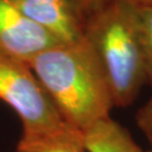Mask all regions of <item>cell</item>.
Instances as JSON below:
<instances>
[{
	"label": "cell",
	"instance_id": "obj_1",
	"mask_svg": "<svg viewBox=\"0 0 152 152\" xmlns=\"http://www.w3.org/2000/svg\"><path fill=\"white\" fill-rule=\"evenodd\" d=\"M66 124L79 131L108 117L114 103L104 71L82 37L43 51L29 63Z\"/></svg>",
	"mask_w": 152,
	"mask_h": 152
},
{
	"label": "cell",
	"instance_id": "obj_2",
	"mask_svg": "<svg viewBox=\"0 0 152 152\" xmlns=\"http://www.w3.org/2000/svg\"><path fill=\"white\" fill-rule=\"evenodd\" d=\"M83 38L103 69L114 107L132 105L148 83L132 4L113 0L92 14L83 23Z\"/></svg>",
	"mask_w": 152,
	"mask_h": 152
},
{
	"label": "cell",
	"instance_id": "obj_3",
	"mask_svg": "<svg viewBox=\"0 0 152 152\" xmlns=\"http://www.w3.org/2000/svg\"><path fill=\"white\" fill-rule=\"evenodd\" d=\"M0 99L15 110L23 133L53 130L65 124L29 65L0 58Z\"/></svg>",
	"mask_w": 152,
	"mask_h": 152
},
{
	"label": "cell",
	"instance_id": "obj_4",
	"mask_svg": "<svg viewBox=\"0 0 152 152\" xmlns=\"http://www.w3.org/2000/svg\"><path fill=\"white\" fill-rule=\"evenodd\" d=\"M56 44L61 43L28 19L12 0H0V58L28 64Z\"/></svg>",
	"mask_w": 152,
	"mask_h": 152
},
{
	"label": "cell",
	"instance_id": "obj_5",
	"mask_svg": "<svg viewBox=\"0 0 152 152\" xmlns=\"http://www.w3.org/2000/svg\"><path fill=\"white\" fill-rule=\"evenodd\" d=\"M28 19L60 43H75L83 37V22L71 0H12Z\"/></svg>",
	"mask_w": 152,
	"mask_h": 152
},
{
	"label": "cell",
	"instance_id": "obj_6",
	"mask_svg": "<svg viewBox=\"0 0 152 152\" xmlns=\"http://www.w3.org/2000/svg\"><path fill=\"white\" fill-rule=\"evenodd\" d=\"M82 132L86 152H143L131 133L110 116L99 120Z\"/></svg>",
	"mask_w": 152,
	"mask_h": 152
},
{
	"label": "cell",
	"instance_id": "obj_7",
	"mask_svg": "<svg viewBox=\"0 0 152 152\" xmlns=\"http://www.w3.org/2000/svg\"><path fill=\"white\" fill-rule=\"evenodd\" d=\"M16 152H86L82 132L69 124L53 130L23 133Z\"/></svg>",
	"mask_w": 152,
	"mask_h": 152
},
{
	"label": "cell",
	"instance_id": "obj_8",
	"mask_svg": "<svg viewBox=\"0 0 152 152\" xmlns=\"http://www.w3.org/2000/svg\"><path fill=\"white\" fill-rule=\"evenodd\" d=\"M133 12L145 63L148 83L152 86V5H134Z\"/></svg>",
	"mask_w": 152,
	"mask_h": 152
},
{
	"label": "cell",
	"instance_id": "obj_9",
	"mask_svg": "<svg viewBox=\"0 0 152 152\" xmlns=\"http://www.w3.org/2000/svg\"><path fill=\"white\" fill-rule=\"evenodd\" d=\"M136 125L145 136L152 149V97L137 109L135 115Z\"/></svg>",
	"mask_w": 152,
	"mask_h": 152
},
{
	"label": "cell",
	"instance_id": "obj_10",
	"mask_svg": "<svg viewBox=\"0 0 152 152\" xmlns=\"http://www.w3.org/2000/svg\"><path fill=\"white\" fill-rule=\"evenodd\" d=\"M112 1L113 0H71L72 5L75 6L78 15L83 23L88 17L103 9Z\"/></svg>",
	"mask_w": 152,
	"mask_h": 152
},
{
	"label": "cell",
	"instance_id": "obj_11",
	"mask_svg": "<svg viewBox=\"0 0 152 152\" xmlns=\"http://www.w3.org/2000/svg\"><path fill=\"white\" fill-rule=\"evenodd\" d=\"M134 5H152V0H125Z\"/></svg>",
	"mask_w": 152,
	"mask_h": 152
},
{
	"label": "cell",
	"instance_id": "obj_12",
	"mask_svg": "<svg viewBox=\"0 0 152 152\" xmlns=\"http://www.w3.org/2000/svg\"><path fill=\"white\" fill-rule=\"evenodd\" d=\"M143 152H152V149L150 148V149H148V150H144Z\"/></svg>",
	"mask_w": 152,
	"mask_h": 152
}]
</instances>
